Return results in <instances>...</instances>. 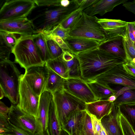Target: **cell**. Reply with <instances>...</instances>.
<instances>
[{"mask_svg":"<svg viewBox=\"0 0 135 135\" xmlns=\"http://www.w3.org/2000/svg\"><path fill=\"white\" fill-rule=\"evenodd\" d=\"M119 107H116L114 104L110 113L101 120L108 135H123L119 121Z\"/></svg>","mask_w":135,"mask_h":135,"instance_id":"18","label":"cell"},{"mask_svg":"<svg viewBox=\"0 0 135 135\" xmlns=\"http://www.w3.org/2000/svg\"><path fill=\"white\" fill-rule=\"evenodd\" d=\"M117 98V97L115 95H112L108 98V100L111 102H113L116 100Z\"/></svg>","mask_w":135,"mask_h":135,"instance_id":"50","label":"cell"},{"mask_svg":"<svg viewBox=\"0 0 135 135\" xmlns=\"http://www.w3.org/2000/svg\"><path fill=\"white\" fill-rule=\"evenodd\" d=\"M75 55L72 53L68 51H64L61 56L63 60L66 61L72 59Z\"/></svg>","mask_w":135,"mask_h":135,"instance_id":"48","label":"cell"},{"mask_svg":"<svg viewBox=\"0 0 135 135\" xmlns=\"http://www.w3.org/2000/svg\"><path fill=\"white\" fill-rule=\"evenodd\" d=\"M127 29L129 37L135 45V21L127 22Z\"/></svg>","mask_w":135,"mask_h":135,"instance_id":"43","label":"cell"},{"mask_svg":"<svg viewBox=\"0 0 135 135\" xmlns=\"http://www.w3.org/2000/svg\"><path fill=\"white\" fill-rule=\"evenodd\" d=\"M35 4L38 6H60L61 0H33Z\"/></svg>","mask_w":135,"mask_h":135,"instance_id":"40","label":"cell"},{"mask_svg":"<svg viewBox=\"0 0 135 135\" xmlns=\"http://www.w3.org/2000/svg\"><path fill=\"white\" fill-rule=\"evenodd\" d=\"M0 99H2L4 96V92L2 89L0 88Z\"/></svg>","mask_w":135,"mask_h":135,"instance_id":"52","label":"cell"},{"mask_svg":"<svg viewBox=\"0 0 135 135\" xmlns=\"http://www.w3.org/2000/svg\"><path fill=\"white\" fill-rule=\"evenodd\" d=\"M65 61L68 68L69 78L81 79L80 63L76 55H75L72 59Z\"/></svg>","mask_w":135,"mask_h":135,"instance_id":"30","label":"cell"},{"mask_svg":"<svg viewBox=\"0 0 135 135\" xmlns=\"http://www.w3.org/2000/svg\"><path fill=\"white\" fill-rule=\"evenodd\" d=\"M98 48L108 52L125 61L126 55L122 37L108 39L100 43Z\"/></svg>","mask_w":135,"mask_h":135,"instance_id":"20","label":"cell"},{"mask_svg":"<svg viewBox=\"0 0 135 135\" xmlns=\"http://www.w3.org/2000/svg\"><path fill=\"white\" fill-rule=\"evenodd\" d=\"M113 106V102L108 100H99L86 103L85 110L89 114L101 121L103 117L110 113Z\"/></svg>","mask_w":135,"mask_h":135,"instance_id":"19","label":"cell"},{"mask_svg":"<svg viewBox=\"0 0 135 135\" xmlns=\"http://www.w3.org/2000/svg\"><path fill=\"white\" fill-rule=\"evenodd\" d=\"M8 114L9 122L14 126L35 135L36 118L21 109L17 105L12 104Z\"/></svg>","mask_w":135,"mask_h":135,"instance_id":"12","label":"cell"},{"mask_svg":"<svg viewBox=\"0 0 135 135\" xmlns=\"http://www.w3.org/2000/svg\"><path fill=\"white\" fill-rule=\"evenodd\" d=\"M71 1L68 0H62L61 1V6L64 7H68L70 4Z\"/></svg>","mask_w":135,"mask_h":135,"instance_id":"49","label":"cell"},{"mask_svg":"<svg viewBox=\"0 0 135 135\" xmlns=\"http://www.w3.org/2000/svg\"><path fill=\"white\" fill-rule=\"evenodd\" d=\"M53 98V94L47 91H44L40 96L37 116L36 118V131L35 135H44L48 129L49 108Z\"/></svg>","mask_w":135,"mask_h":135,"instance_id":"13","label":"cell"},{"mask_svg":"<svg viewBox=\"0 0 135 135\" xmlns=\"http://www.w3.org/2000/svg\"><path fill=\"white\" fill-rule=\"evenodd\" d=\"M122 41L126 53L125 62L135 60V47L129 37L127 28L125 34L122 37Z\"/></svg>","mask_w":135,"mask_h":135,"instance_id":"29","label":"cell"},{"mask_svg":"<svg viewBox=\"0 0 135 135\" xmlns=\"http://www.w3.org/2000/svg\"><path fill=\"white\" fill-rule=\"evenodd\" d=\"M114 105L119 107L120 105L126 104H135V89H129L125 90L123 93L118 97L113 102Z\"/></svg>","mask_w":135,"mask_h":135,"instance_id":"28","label":"cell"},{"mask_svg":"<svg viewBox=\"0 0 135 135\" xmlns=\"http://www.w3.org/2000/svg\"><path fill=\"white\" fill-rule=\"evenodd\" d=\"M98 22L108 39L122 37L126 33L127 23L125 21L119 19L98 18Z\"/></svg>","mask_w":135,"mask_h":135,"instance_id":"15","label":"cell"},{"mask_svg":"<svg viewBox=\"0 0 135 135\" xmlns=\"http://www.w3.org/2000/svg\"><path fill=\"white\" fill-rule=\"evenodd\" d=\"M33 35L21 36L12 51L15 62L25 70L45 64L33 41Z\"/></svg>","mask_w":135,"mask_h":135,"instance_id":"4","label":"cell"},{"mask_svg":"<svg viewBox=\"0 0 135 135\" xmlns=\"http://www.w3.org/2000/svg\"><path fill=\"white\" fill-rule=\"evenodd\" d=\"M119 117L123 135H135V131L133 127L126 117L121 113L120 109Z\"/></svg>","mask_w":135,"mask_h":135,"instance_id":"34","label":"cell"},{"mask_svg":"<svg viewBox=\"0 0 135 135\" xmlns=\"http://www.w3.org/2000/svg\"><path fill=\"white\" fill-rule=\"evenodd\" d=\"M52 94L58 119L61 127L74 110L78 108L85 110V102L64 89Z\"/></svg>","mask_w":135,"mask_h":135,"instance_id":"6","label":"cell"},{"mask_svg":"<svg viewBox=\"0 0 135 135\" xmlns=\"http://www.w3.org/2000/svg\"><path fill=\"white\" fill-rule=\"evenodd\" d=\"M119 107L121 112L127 119L135 131V104H124Z\"/></svg>","mask_w":135,"mask_h":135,"instance_id":"32","label":"cell"},{"mask_svg":"<svg viewBox=\"0 0 135 135\" xmlns=\"http://www.w3.org/2000/svg\"><path fill=\"white\" fill-rule=\"evenodd\" d=\"M33 0H7L0 10V21L27 17L34 8Z\"/></svg>","mask_w":135,"mask_h":135,"instance_id":"7","label":"cell"},{"mask_svg":"<svg viewBox=\"0 0 135 135\" xmlns=\"http://www.w3.org/2000/svg\"><path fill=\"white\" fill-rule=\"evenodd\" d=\"M78 108L69 116L61 127L69 135H79V128L83 110Z\"/></svg>","mask_w":135,"mask_h":135,"instance_id":"21","label":"cell"},{"mask_svg":"<svg viewBox=\"0 0 135 135\" xmlns=\"http://www.w3.org/2000/svg\"><path fill=\"white\" fill-rule=\"evenodd\" d=\"M98 18L90 16L83 12L80 17L70 30V36L92 39L100 43L108 39L98 22Z\"/></svg>","mask_w":135,"mask_h":135,"instance_id":"5","label":"cell"},{"mask_svg":"<svg viewBox=\"0 0 135 135\" xmlns=\"http://www.w3.org/2000/svg\"><path fill=\"white\" fill-rule=\"evenodd\" d=\"M44 135H50L48 128L46 130L45 132Z\"/></svg>","mask_w":135,"mask_h":135,"instance_id":"54","label":"cell"},{"mask_svg":"<svg viewBox=\"0 0 135 135\" xmlns=\"http://www.w3.org/2000/svg\"><path fill=\"white\" fill-rule=\"evenodd\" d=\"M64 41L72 53L75 55L82 52L97 48L100 43L92 39L70 36Z\"/></svg>","mask_w":135,"mask_h":135,"instance_id":"17","label":"cell"},{"mask_svg":"<svg viewBox=\"0 0 135 135\" xmlns=\"http://www.w3.org/2000/svg\"><path fill=\"white\" fill-rule=\"evenodd\" d=\"M10 108L6 106L4 103L1 101L0 102V115L5 117L9 120L8 114L9 110Z\"/></svg>","mask_w":135,"mask_h":135,"instance_id":"45","label":"cell"},{"mask_svg":"<svg viewBox=\"0 0 135 135\" xmlns=\"http://www.w3.org/2000/svg\"><path fill=\"white\" fill-rule=\"evenodd\" d=\"M48 128L50 135H60L62 129L58 119L53 98L50 106Z\"/></svg>","mask_w":135,"mask_h":135,"instance_id":"24","label":"cell"},{"mask_svg":"<svg viewBox=\"0 0 135 135\" xmlns=\"http://www.w3.org/2000/svg\"><path fill=\"white\" fill-rule=\"evenodd\" d=\"M42 33L45 37L51 60L57 59L61 56L64 51L62 49L53 39L47 35Z\"/></svg>","mask_w":135,"mask_h":135,"instance_id":"31","label":"cell"},{"mask_svg":"<svg viewBox=\"0 0 135 135\" xmlns=\"http://www.w3.org/2000/svg\"><path fill=\"white\" fill-rule=\"evenodd\" d=\"M64 89L86 103L98 100L87 82L80 78L65 79Z\"/></svg>","mask_w":135,"mask_h":135,"instance_id":"11","label":"cell"},{"mask_svg":"<svg viewBox=\"0 0 135 135\" xmlns=\"http://www.w3.org/2000/svg\"><path fill=\"white\" fill-rule=\"evenodd\" d=\"M47 67L64 78H69L67 65L61 56L55 59L50 60L45 63Z\"/></svg>","mask_w":135,"mask_h":135,"instance_id":"25","label":"cell"},{"mask_svg":"<svg viewBox=\"0 0 135 135\" xmlns=\"http://www.w3.org/2000/svg\"><path fill=\"white\" fill-rule=\"evenodd\" d=\"M60 135H69L67 132L62 129L61 131Z\"/></svg>","mask_w":135,"mask_h":135,"instance_id":"53","label":"cell"},{"mask_svg":"<svg viewBox=\"0 0 135 135\" xmlns=\"http://www.w3.org/2000/svg\"><path fill=\"white\" fill-rule=\"evenodd\" d=\"M79 6L78 8L83 11L89 7L96 1V0H76Z\"/></svg>","mask_w":135,"mask_h":135,"instance_id":"44","label":"cell"},{"mask_svg":"<svg viewBox=\"0 0 135 135\" xmlns=\"http://www.w3.org/2000/svg\"><path fill=\"white\" fill-rule=\"evenodd\" d=\"M99 135H108L105 128L103 126L102 127Z\"/></svg>","mask_w":135,"mask_h":135,"instance_id":"51","label":"cell"},{"mask_svg":"<svg viewBox=\"0 0 135 135\" xmlns=\"http://www.w3.org/2000/svg\"><path fill=\"white\" fill-rule=\"evenodd\" d=\"M79 134V135H95L90 116L85 110H83L81 119Z\"/></svg>","mask_w":135,"mask_h":135,"instance_id":"27","label":"cell"},{"mask_svg":"<svg viewBox=\"0 0 135 135\" xmlns=\"http://www.w3.org/2000/svg\"><path fill=\"white\" fill-rule=\"evenodd\" d=\"M91 121L93 131L95 135H99L102 125L101 121L94 116L89 114Z\"/></svg>","mask_w":135,"mask_h":135,"instance_id":"41","label":"cell"},{"mask_svg":"<svg viewBox=\"0 0 135 135\" xmlns=\"http://www.w3.org/2000/svg\"><path fill=\"white\" fill-rule=\"evenodd\" d=\"M22 75L14 62L9 60H0V88L13 104L18 103Z\"/></svg>","mask_w":135,"mask_h":135,"instance_id":"3","label":"cell"},{"mask_svg":"<svg viewBox=\"0 0 135 135\" xmlns=\"http://www.w3.org/2000/svg\"><path fill=\"white\" fill-rule=\"evenodd\" d=\"M18 35H20L11 33L0 31V38L12 49L20 37L17 36Z\"/></svg>","mask_w":135,"mask_h":135,"instance_id":"35","label":"cell"},{"mask_svg":"<svg viewBox=\"0 0 135 135\" xmlns=\"http://www.w3.org/2000/svg\"><path fill=\"white\" fill-rule=\"evenodd\" d=\"M83 12L82 10L78 8L60 24L64 28L70 30L78 21Z\"/></svg>","mask_w":135,"mask_h":135,"instance_id":"33","label":"cell"},{"mask_svg":"<svg viewBox=\"0 0 135 135\" xmlns=\"http://www.w3.org/2000/svg\"><path fill=\"white\" fill-rule=\"evenodd\" d=\"M45 7L41 13L30 20L37 33L50 30L60 24L79 7L76 0L71 1L70 5L66 7Z\"/></svg>","mask_w":135,"mask_h":135,"instance_id":"2","label":"cell"},{"mask_svg":"<svg viewBox=\"0 0 135 135\" xmlns=\"http://www.w3.org/2000/svg\"><path fill=\"white\" fill-rule=\"evenodd\" d=\"M92 80L105 85H118L135 89V78L126 71L122 64L113 67Z\"/></svg>","mask_w":135,"mask_h":135,"instance_id":"8","label":"cell"},{"mask_svg":"<svg viewBox=\"0 0 135 135\" xmlns=\"http://www.w3.org/2000/svg\"><path fill=\"white\" fill-rule=\"evenodd\" d=\"M33 40L43 62L45 63L51 59L44 35L38 32L33 35Z\"/></svg>","mask_w":135,"mask_h":135,"instance_id":"26","label":"cell"},{"mask_svg":"<svg viewBox=\"0 0 135 135\" xmlns=\"http://www.w3.org/2000/svg\"><path fill=\"white\" fill-rule=\"evenodd\" d=\"M122 65L128 74L135 78V63L132 61H127L123 63Z\"/></svg>","mask_w":135,"mask_h":135,"instance_id":"42","label":"cell"},{"mask_svg":"<svg viewBox=\"0 0 135 135\" xmlns=\"http://www.w3.org/2000/svg\"><path fill=\"white\" fill-rule=\"evenodd\" d=\"M70 30L64 28L60 24H59L49 30L42 32L52 34L59 36L65 40L66 38L69 36V34Z\"/></svg>","mask_w":135,"mask_h":135,"instance_id":"37","label":"cell"},{"mask_svg":"<svg viewBox=\"0 0 135 135\" xmlns=\"http://www.w3.org/2000/svg\"><path fill=\"white\" fill-rule=\"evenodd\" d=\"M0 31L22 35L37 33L33 25L27 17L0 21Z\"/></svg>","mask_w":135,"mask_h":135,"instance_id":"14","label":"cell"},{"mask_svg":"<svg viewBox=\"0 0 135 135\" xmlns=\"http://www.w3.org/2000/svg\"><path fill=\"white\" fill-rule=\"evenodd\" d=\"M48 74V69L45 64L25 69L23 76L33 92L40 97L45 91Z\"/></svg>","mask_w":135,"mask_h":135,"instance_id":"10","label":"cell"},{"mask_svg":"<svg viewBox=\"0 0 135 135\" xmlns=\"http://www.w3.org/2000/svg\"><path fill=\"white\" fill-rule=\"evenodd\" d=\"M128 1L127 0H96L83 12L90 16L99 14L102 16L108 12L112 11L115 7Z\"/></svg>","mask_w":135,"mask_h":135,"instance_id":"16","label":"cell"},{"mask_svg":"<svg viewBox=\"0 0 135 135\" xmlns=\"http://www.w3.org/2000/svg\"><path fill=\"white\" fill-rule=\"evenodd\" d=\"M9 124V120L0 115V134L2 133L7 128Z\"/></svg>","mask_w":135,"mask_h":135,"instance_id":"46","label":"cell"},{"mask_svg":"<svg viewBox=\"0 0 135 135\" xmlns=\"http://www.w3.org/2000/svg\"><path fill=\"white\" fill-rule=\"evenodd\" d=\"M40 97L36 94L23 76L21 78L19 90V99L17 105L26 113L37 118Z\"/></svg>","mask_w":135,"mask_h":135,"instance_id":"9","label":"cell"},{"mask_svg":"<svg viewBox=\"0 0 135 135\" xmlns=\"http://www.w3.org/2000/svg\"><path fill=\"white\" fill-rule=\"evenodd\" d=\"M86 82L98 100H108L110 96L116 93V91L109 85H105L94 80Z\"/></svg>","mask_w":135,"mask_h":135,"instance_id":"22","label":"cell"},{"mask_svg":"<svg viewBox=\"0 0 135 135\" xmlns=\"http://www.w3.org/2000/svg\"><path fill=\"white\" fill-rule=\"evenodd\" d=\"M13 49L0 38V60H9L10 55Z\"/></svg>","mask_w":135,"mask_h":135,"instance_id":"38","label":"cell"},{"mask_svg":"<svg viewBox=\"0 0 135 135\" xmlns=\"http://www.w3.org/2000/svg\"><path fill=\"white\" fill-rule=\"evenodd\" d=\"M123 6L128 11L135 15V0L126 2L122 4Z\"/></svg>","mask_w":135,"mask_h":135,"instance_id":"47","label":"cell"},{"mask_svg":"<svg viewBox=\"0 0 135 135\" xmlns=\"http://www.w3.org/2000/svg\"><path fill=\"white\" fill-rule=\"evenodd\" d=\"M48 69V76L45 91H49L53 94L64 89L65 79L52 70Z\"/></svg>","mask_w":135,"mask_h":135,"instance_id":"23","label":"cell"},{"mask_svg":"<svg viewBox=\"0 0 135 135\" xmlns=\"http://www.w3.org/2000/svg\"><path fill=\"white\" fill-rule=\"evenodd\" d=\"M76 55L80 63L81 79L86 82L92 81L113 67L126 62L98 47Z\"/></svg>","mask_w":135,"mask_h":135,"instance_id":"1","label":"cell"},{"mask_svg":"<svg viewBox=\"0 0 135 135\" xmlns=\"http://www.w3.org/2000/svg\"><path fill=\"white\" fill-rule=\"evenodd\" d=\"M7 128L0 135H35L28 131L18 128L12 124L9 121Z\"/></svg>","mask_w":135,"mask_h":135,"instance_id":"36","label":"cell"},{"mask_svg":"<svg viewBox=\"0 0 135 135\" xmlns=\"http://www.w3.org/2000/svg\"><path fill=\"white\" fill-rule=\"evenodd\" d=\"M41 32L47 35L54 41L64 51H68L72 53L66 43L61 37L52 34L44 32Z\"/></svg>","mask_w":135,"mask_h":135,"instance_id":"39","label":"cell"}]
</instances>
